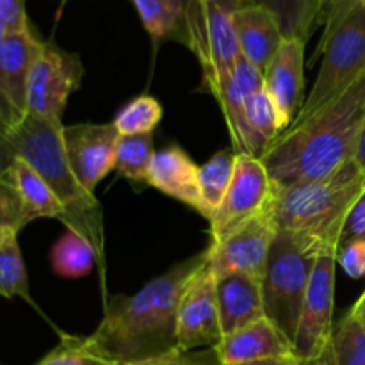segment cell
<instances>
[{
    "mask_svg": "<svg viewBox=\"0 0 365 365\" xmlns=\"http://www.w3.org/2000/svg\"><path fill=\"white\" fill-rule=\"evenodd\" d=\"M0 296L7 299L21 298L34 305L18 237H11L0 245Z\"/></svg>",
    "mask_w": 365,
    "mask_h": 365,
    "instance_id": "obj_28",
    "label": "cell"
},
{
    "mask_svg": "<svg viewBox=\"0 0 365 365\" xmlns=\"http://www.w3.org/2000/svg\"><path fill=\"white\" fill-rule=\"evenodd\" d=\"M289 365H331L330 348H328L327 353H324L323 356H319V359H316V360H298V359H294Z\"/></svg>",
    "mask_w": 365,
    "mask_h": 365,
    "instance_id": "obj_41",
    "label": "cell"
},
{
    "mask_svg": "<svg viewBox=\"0 0 365 365\" xmlns=\"http://www.w3.org/2000/svg\"><path fill=\"white\" fill-rule=\"evenodd\" d=\"M155 152H153L152 134L120 135L116 146V163L114 171L132 182H145L148 178L150 166Z\"/></svg>",
    "mask_w": 365,
    "mask_h": 365,
    "instance_id": "obj_27",
    "label": "cell"
},
{
    "mask_svg": "<svg viewBox=\"0 0 365 365\" xmlns=\"http://www.w3.org/2000/svg\"><path fill=\"white\" fill-rule=\"evenodd\" d=\"M207 264V252L177 264L135 294L107 303L102 321L88 337H77L82 351L98 365H123L180 351L177 312L191 278Z\"/></svg>",
    "mask_w": 365,
    "mask_h": 365,
    "instance_id": "obj_1",
    "label": "cell"
},
{
    "mask_svg": "<svg viewBox=\"0 0 365 365\" xmlns=\"http://www.w3.org/2000/svg\"><path fill=\"white\" fill-rule=\"evenodd\" d=\"M262 86V71L241 57L230 77L212 95L223 110L235 153H245V102L253 91Z\"/></svg>",
    "mask_w": 365,
    "mask_h": 365,
    "instance_id": "obj_20",
    "label": "cell"
},
{
    "mask_svg": "<svg viewBox=\"0 0 365 365\" xmlns=\"http://www.w3.org/2000/svg\"><path fill=\"white\" fill-rule=\"evenodd\" d=\"M96 250L84 235L66 230L50 252L53 273L63 278H82L95 266Z\"/></svg>",
    "mask_w": 365,
    "mask_h": 365,
    "instance_id": "obj_25",
    "label": "cell"
},
{
    "mask_svg": "<svg viewBox=\"0 0 365 365\" xmlns=\"http://www.w3.org/2000/svg\"><path fill=\"white\" fill-rule=\"evenodd\" d=\"M241 0H187L185 45L202 66V89L214 95L241 59L234 14Z\"/></svg>",
    "mask_w": 365,
    "mask_h": 365,
    "instance_id": "obj_7",
    "label": "cell"
},
{
    "mask_svg": "<svg viewBox=\"0 0 365 365\" xmlns=\"http://www.w3.org/2000/svg\"><path fill=\"white\" fill-rule=\"evenodd\" d=\"M234 27L241 56L264 75L285 39L277 14L259 4H241Z\"/></svg>",
    "mask_w": 365,
    "mask_h": 365,
    "instance_id": "obj_17",
    "label": "cell"
},
{
    "mask_svg": "<svg viewBox=\"0 0 365 365\" xmlns=\"http://www.w3.org/2000/svg\"><path fill=\"white\" fill-rule=\"evenodd\" d=\"M7 173L24 203L29 223L38 217H56L64 221V209L41 175L20 157H13L7 164Z\"/></svg>",
    "mask_w": 365,
    "mask_h": 365,
    "instance_id": "obj_22",
    "label": "cell"
},
{
    "mask_svg": "<svg viewBox=\"0 0 365 365\" xmlns=\"http://www.w3.org/2000/svg\"><path fill=\"white\" fill-rule=\"evenodd\" d=\"M365 191V173L355 160L321 180L271 185L267 207L278 230L305 234L324 248L339 250L349 210Z\"/></svg>",
    "mask_w": 365,
    "mask_h": 365,
    "instance_id": "obj_4",
    "label": "cell"
},
{
    "mask_svg": "<svg viewBox=\"0 0 365 365\" xmlns=\"http://www.w3.org/2000/svg\"><path fill=\"white\" fill-rule=\"evenodd\" d=\"M34 365H96L78 346L77 337L63 335L59 346Z\"/></svg>",
    "mask_w": 365,
    "mask_h": 365,
    "instance_id": "obj_32",
    "label": "cell"
},
{
    "mask_svg": "<svg viewBox=\"0 0 365 365\" xmlns=\"http://www.w3.org/2000/svg\"><path fill=\"white\" fill-rule=\"evenodd\" d=\"M353 241H365V191L346 217L341 239H339V248Z\"/></svg>",
    "mask_w": 365,
    "mask_h": 365,
    "instance_id": "obj_35",
    "label": "cell"
},
{
    "mask_svg": "<svg viewBox=\"0 0 365 365\" xmlns=\"http://www.w3.org/2000/svg\"><path fill=\"white\" fill-rule=\"evenodd\" d=\"M362 2H364V6H365V0H362Z\"/></svg>",
    "mask_w": 365,
    "mask_h": 365,
    "instance_id": "obj_43",
    "label": "cell"
},
{
    "mask_svg": "<svg viewBox=\"0 0 365 365\" xmlns=\"http://www.w3.org/2000/svg\"><path fill=\"white\" fill-rule=\"evenodd\" d=\"M13 157L31 164L64 209L66 230L84 235L103 264V216L95 195L86 191L71 171L63 143V123L27 114L20 123L0 132V168Z\"/></svg>",
    "mask_w": 365,
    "mask_h": 365,
    "instance_id": "obj_3",
    "label": "cell"
},
{
    "mask_svg": "<svg viewBox=\"0 0 365 365\" xmlns=\"http://www.w3.org/2000/svg\"><path fill=\"white\" fill-rule=\"evenodd\" d=\"M223 339L216 298V278L207 264L191 278L177 312V344L180 351L216 348Z\"/></svg>",
    "mask_w": 365,
    "mask_h": 365,
    "instance_id": "obj_12",
    "label": "cell"
},
{
    "mask_svg": "<svg viewBox=\"0 0 365 365\" xmlns=\"http://www.w3.org/2000/svg\"><path fill=\"white\" fill-rule=\"evenodd\" d=\"M214 278L223 337L266 317L259 277L228 273Z\"/></svg>",
    "mask_w": 365,
    "mask_h": 365,
    "instance_id": "obj_19",
    "label": "cell"
},
{
    "mask_svg": "<svg viewBox=\"0 0 365 365\" xmlns=\"http://www.w3.org/2000/svg\"><path fill=\"white\" fill-rule=\"evenodd\" d=\"M143 27L153 41L184 39L185 43V4L184 0H132Z\"/></svg>",
    "mask_w": 365,
    "mask_h": 365,
    "instance_id": "obj_24",
    "label": "cell"
},
{
    "mask_svg": "<svg viewBox=\"0 0 365 365\" xmlns=\"http://www.w3.org/2000/svg\"><path fill=\"white\" fill-rule=\"evenodd\" d=\"M24 203L14 187L7 170L0 168V245L7 239L18 237L20 230L27 227Z\"/></svg>",
    "mask_w": 365,
    "mask_h": 365,
    "instance_id": "obj_31",
    "label": "cell"
},
{
    "mask_svg": "<svg viewBox=\"0 0 365 365\" xmlns=\"http://www.w3.org/2000/svg\"><path fill=\"white\" fill-rule=\"evenodd\" d=\"M146 184L159 189L170 198L192 207L203 216L200 166L180 146H168L155 152Z\"/></svg>",
    "mask_w": 365,
    "mask_h": 365,
    "instance_id": "obj_18",
    "label": "cell"
},
{
    "mask_svg": "<svg viewBox=\"0 0 365 365\" xmlns=\"http://www.w3.org/2000/svg\"><path fill=\"white\" fill-rule=\"evenodd\" d=\"M277 230L278 228L266 203L260 212L228 232L220 241L209 242V248L205 250L207 269L214 277L246 273L260 278Z\"/></svg>",
    "mask_w": 365,
    "mask_h": 365,
    "instance_id": "obj_10",
    "label": "cell"
},
{
    "mask_svg": "<svg viewBox=\"0 0 365 365\" xmlns=\"http://www.w3.org/2000/svg\"><path fill=\"white\" fill-rule=\"evenodd\" d=\"M4 36H6V32H4V29L0 27V46H2ZM14 125H16V118H14L13 110H11V107L7 106L6 98H4L2 91H0V132L14 127Z\"/></svg>",
    "mask_w": 365,
    "mask_h": 365,
    "instance_id": "obj_38",
    "label": "cell"
},
{
    "mask_svg": "<svg viewBox=\"0 0 365 365\" xmlns=\"http://www.w3.org/2000/svg\"><path fill=\"white\" fill-rule=\"evenodd\" d=\"M0 27L6 34L31 27L25 0H0Z\"/></svg>",
    "mask_w": 365,
    "mask_h": 365,
    "instance_id": "obj_36",
    "label": "cell"
},
{
    "mask_svg": "<svg viewBox=\"0 0 365 365\" xmlns=\"http://www.w3.org/2000/svg\"><path fill=\"white\" fill-rule=\"evenodd\" d=\"M349 314H351V316L365 328V291L362 292V296L356 299V303L353 305V309L349 310Z\"/></svg>",
    "mask_w": 365,
    "mask_h": 365,
    "instance_id": "obj_40",
    "label": "cell"
},
{
    "mask_svg": "<svg viewBox=\"0 0 365 365\" xmlns=\"http://www.w3.org/2000/svg\"><path fill=\"white\" fill-rule=\"evenodd\" d=\"M316 56L323 57L319 73L294 123L323 109L365 77V6L362 0L335 24L323 29Z\"/></svg>",
    "mask_w": 365,
    "mask_h": 365,
    "instance_id": "obj_6",
    "label": "cell"
},
{
    "mask_svg": "<svg viewBox=\"0 0 365 365\" xmlns=\"http://www.w3.org/2000/svg\"><path fill=\"white\" fill-rule=\"evenodd\" d=\"M241 2H242V0H241Z\"/></svg>",
    "mask_w": 365,
    "mask_h": 365,
    "instance_id": "obj_45",
    "label": "cell"
},
{
    "mask_svg": "<svg viewBox=\"0 0 365 365\" xmlns=\"http://www.w3.org/2000/svg\"><path fill=\"white\" fill-rule=\"evenodd\" d=\"M212 349L221 365L269 359H296L292 342L267 317L225 335Z\"/></svg>",
    "mask_w": 365,
    "mask_h": 365,
    "instance_id": "obj_16",
    "label": "cell"
},
{
    "mask_svg": "<svg viewBox=\"0 0 365 365\" xmlns=\"http://www.w3.org/2000/svg\"><path fill=\"white\" fill-rule=\"evenodd\" d=\"M305 46L302 39L285 38L264 71V88L280 110L285 130L305 103Z\"/></svg>",
    "mask_w": 365,
    "mask_h": 365,
    "instance_id": "obj_14",
    "label": "cell"
},
{
    "mask_svg": "<svg viewBox=\"0 0 365 365\" xmlns=\"http://www.w3.org/2000/svg\"><path fill=\"white\" fill-rule=\"evenodd\" d=\"M43 39L32 27L7 32L0 46V91L13 110L16 123L27 116V88L31 68L38 57Z\"/></svg>",
    "mask_w": 365,
    "mask_h": 365,
    "instance_id": "obj_15",
    "label": "cell"
},
{
    "mask_svg": "<svg viewBox=\"0 0 365 365\" xmlns=\"http://www.w3.org/2000/svg\"><path fill=\"white\" fill-rule=\"evenodd\" d=\"M98 365V364H96ZM123 365H221L217 362L216 353L210 349L209 353H191V351H173L168 355L155 356V359L141 360V362H132Z\"/></svg>",
    "mask_w": 365,
    "mask_h": 365,
    "instance_id": "obj_33",
    "label": "cell"
},
{
    "mask_svg": "<svg viewBox=\"0 0 365 365\" xmlns=\"http://www.w3.org/2000/svg\"><path fill=\"white\" fill-rule=\"evenodd\" d=\"M82 77L84 66L77 53L43 41L29 77L27 114L61 123L68 98L81 88Z\"/></svg>",
    "mask_w": 365,
    "mask_h": 365,
    "instance_id": "obj_8",
    "label": "cell"
},
{
    "mask_svg": "<svg viewBox=\"0 0 365 365\" xmlns=\"http://www.w3.org/2000/svg\"><path fill=\"white\" fill-rule=\"evenodd\" d=\"M330 353L331 365H365V328L349 312L335 323Z\"/></svg>",
    "mask_w": 365,
    "mask_h": 365,
    "instance_id": "obj_29",
    "label": "cell"
},
{
    "mask_svg": "<svg viewBox=\"0 0 365 365\" xmlns=\"http://www.w3.org/2000/svg\"><path fill=\"white\" fill-rule=\"evenodd\" d=\"M120 132L114 123H82L63 127V143L71 171L82 187L95 195V189L116 163Z\"/></svg>",
    "mask_w": 365,
    "mask_h": 365,
    "instance_id": "obj_13",
    "label": "cell"
},
{
    "mask_svg": "<svg viewBox=\"0 0 365 365\" xmlns=\"http://www.w3.org/2000/svg\"><path fill=\"white\" fill-rule=\"evenodd\" d=\"M353 160L356 163V166L365 173V116L362 121V128H360L359 134V141H356V148H355V155H353Z\"/></svg>",
    "mask_w": 365,
    "mask_h": 365,
    "instance_id": "obj_39",
    "label": "cell"
},
{
    "mask_svg": "<svg viewBox=\"0 0 365 365\" xmlns=\"http://www.w3.org/2000/svg\"><path fill=\"white\" fill-rule=\"evenodd\" d=\"M360 0H331L330 6H328V11H327V18H324V27H328V25L335 24V21L339 20V18L344 16L346 13H348L349 9H351L353 6H356Z\"/></svg>",
    "mask_w": 365,
    "mask_h": 365,
    "instance_id": "obj_37",
    "label": "cell"
},
{
    "mask_svg": "<svg viewBox=\"0 0 365 365\" xmlns=\"http://www.w3.org/2000/svg\"><path fill=\"white\" fill-rule=\"evenodd\" d=\"M324 250L334 248H324L317 239L289 230H277L269 248L260 277L264 314L291 342H294L314 266Z\"/></svg>",
    "mask_w": 365,
    "mask_h": 365,
    "instance_id": "obj_5",
    "label": "cell"
},
{
    "mask_svg": "<svg viewBox=\"0 0 365 365\" xmlns=\"http://www.w3.org/2000/svg\"><path fill=\"white\" fill-rule=\"evenodd\" d=\"M294 359H269V360H255V362L242 364H228V365H289Z\"/></svg>",
    "mask_w": 365,
    "mask_h": 365,
    "instance_id": "obj_42",
    "label": "cell"
},
{
    "mask_svg": "<svg viewBox=\"0 0 365 365\" xmlns=\"http://www.w3.org/2000/svg\"><path fill=\"white\" fill-rule=\"evenodd\" d=\"M365 116V77L339 98L292 123L262 157L273 184L296 185L330 177L353 160Z\"/></svg>",
    "mask_w": 365,
    "mask_h": 365,
    "instance_id": "obj_2",
    "label": "cell"
},
{
    "mask_svg": "<svg viewBox=\"0 0 365 365\" xmlns=\"http://www.w3.org/2000/svg\"><path fill=\"white\" fill-rule=\"evenodd\" d=\"M284 132L285 125L280 110L262 86L245 102V153L262 159Z\"/></svg>",
    "mask_w": 365,
    "mask_h": 365,
    "instance_id": "obj_21",
    "label": "cell"
},
{
    "mask_svg": "<svg viewBox=\"0 0 365 365\" xmlns=\"http://www.w3.org/2000/svg\"><path fill=\"white\" fill-rule=\"evenodd\" d=\"M0 365H2V364H0Z\"/></svg>",
    "mask_w": 365,
    "mask_h": 365,
    "instance_id": "obj_44",
    "label": "cell"
},
{
    "mask_svg": "<svg viewBox=\"0 0 365 365\" xmlns=\"http://www.w3.org/2000/svg\"><path fill=\"white\" fill-rule=\"evenodd\" d=\"M271 185L273 182L262 159H257L248 153H235V168L230 187L220 209L209 220L210 242L220 241L228 232L260 212L269 200Z\"/></svg>",
    "mask_w": 365,
    "mask_h": 365,
    "instance_id": "obj_11",
    "label": "cell"
},
{
    "mask_svg": "<svg viewBox=\"0 0 365 365\" xmlns=\"http://www.w3.org/2000/svg\"><path fill=\"white\" fill-rule=\"evenodd\" d=\"M337 264L351 278L365 277V241H353L339 248Z\"/></svg>",
    "mask_w": 365,
    "mask_h": 365,
    "instance_id": "obj_34",
    "label": "cell"
},
{
    "mask_svg": "<svg viewBox=\"0 0 365 365\" xmlns=\"http://www.w3.org/2000/svg\"><path fill=\"white\" fill-rule=\"evenodd\" d=\"M163 120V106L150 95H139L118 113L113 123L120 135L152 134Z\"/></svg>",
    "mask_w": 365,
    "mask_h": 365,
    "instance_id": "obj_30",
    "label": "cell"
},
{
    "mask_svg": "<svg viewBox=\"0 0 365 365\" xmlns=\"http://www.w3.org/2000/svg\"><path fill=\"white\" fill-rule=\"evenodd\" d=\"M331 0H242V4H259L277 14L285 38L309 43L314 32L324 25Z\"/></svg>",
    "mask_w": 365,
    "mask_h": 365,
    "instance_id": "obj_23",
    "label": "cell"
},
{
    "mask_svg": "<svg viewBox=\"0 0 365 365\" xmlns=\"http://www.w3.org/2000/svg\"><path fill=\"white\" fill-rule=\"evenodd\" d=\"M235 168V152H217L216 155L210 157L205 164L200 166V189H202V202H203V217L210 220L228 187H230L232 177H234Z\"/></svg>",
    "mask_w": 365,
    "mask_h": 365,
    "instance_id": "obj_26",
    "label": "cell"
},
{
    "mask_svg": "<svg viewBox=\"0 0 365 365\" xmlns=\"http://www.w3.org/2000/svg\"><path fill=\"white\" fill-rule=\"evenodd\" d=\"M337 250H324L316 260L302 314L296 330L294 356L298 360H316L330 348L334 335V302H335V267Z\"/></svg>",
    "mask_w": 365,
    "mask_h": 365,
    "instance_id": "obj_9",
    "label": "cell"
}]
</instances>
